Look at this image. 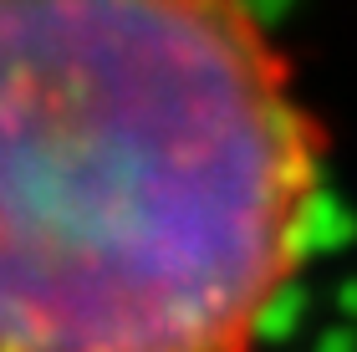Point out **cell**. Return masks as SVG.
<instances>
[{
	"instance_id": "obj_1",
	"label": "cell",
	"mask_w": 357,
	"mask_h": 352,
	"mask_svg": "<svg viewBox=\"0 0 357 352\" xmlns=\"http://www.w3.org/2000/svg\"><path fill=\"white\" fill-rule=\"evenodd\" d=\"M312 204L245 0H0V352H255Z\"/></svg>"
}]
</instances>
